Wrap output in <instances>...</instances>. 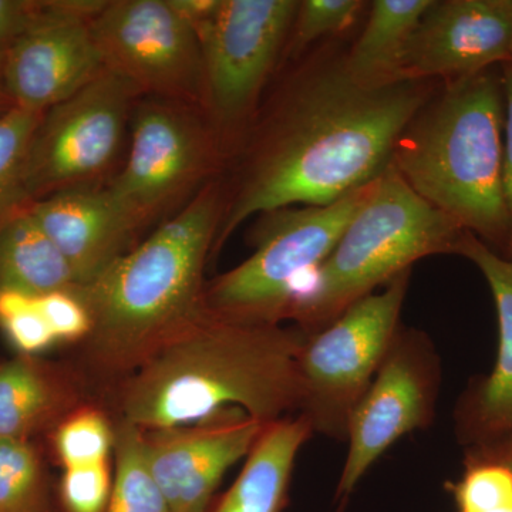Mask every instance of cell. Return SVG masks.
Masks as SVG:
<instances>
[{
    "label": "cell",
    "instance_id": "obj_22",
    "mask_svg": "<svg viewBox=\"0 0 512 512\" xmlns=\"http://www.w3.org/2000/svg\"><path fill=\"white\" fill-rule=\"evenodd\" d=\"M114 424L116 470L106 512H173L148 467L143 430L120 420Z\"/></svg>",
    "mask_w": 512,
    "mask_h": 512
},
{
    "label": "cell",
    "instance_id": "obj_15",
    "mask_svg": "<svg viewBox=\"0 0 512 512\" xmlns=\"http://www.w3.org/2000/svg\"><path fill=\"white\" fill-rule=\"evenodd\" d=\"M511 55L512 0H433L407 47L403 80L453 83Z\"/></svg>",
    "mask_w": 512,
    "mask_h": 512
},
{
    "label": "cell",
    "instance_id": "obj_5",
    "mask_svg": "<svg viewBox=\"0 0 512 512\" xmlns=\"http://www.w3.org/2000/svg\"><path fill=\"white\" fill-rule=\"evenodd\" d=\"M464 232L389 165L336 247L299 289L288 320L312 335L353 303L412 271L420 259L457 255Z\"/></svg>",
    "mask_w": 512,
    "mask_h": 512
},
{
    "label": "cell",
    "instance_id": "obj_35",
    "mask_svg": "<svg viewBox=\"0 0 512 512\" xmlns=\"http://www.w3.org/2000/svg\"><path fill=\"white\" fill-rule=\"evenodd\" d=\"M2 57L3 55H0V114L5 113V111H8L13 107L8 99V94L5 92V86H3Z\"/></svg>",
    "mask_w": 512,
    "mask_h": 512
},
{
    "label": "cell",
    "instance_id": "obj_29",
    "mask_svg": "<svg viewBox=\"0 0 512 512\" xmlns=\"http://www.w3.org/2000/svg\"><path fill=\"white\" fill-rule=\"evenodd\" d=\"M113 476L109 461L64 468L59 485L60 512H106L113 491Z\"/></svg>",
    "mask_w": 512,
    "mask_h": 512
},
{
    "label": "cell",
    "instance_id": "obj_20",
    "mask_svg": "<svg viewBox=\"0 0 512 512\" xmlns=\"http://www.w3.org/2000/svg\"><path fill=\"white\" fill-rule=\"evenodd\" d=\"M433 0H375L370 3L365 29L345 52L350 79L365 89L404 83L407 47Z\"/></svg>",
    "mask_w": 512,
    "mask_h": 512
},
{
    "label": "cell",
    "instance_id": "obj_18",
    "mask_svg": "<svg viewBox=\"0 0 512 512\" xmlns=\"http://www.w3.org/2000/svg\"><path fill=\"white\" fill-rule=\"evenodd\" d=\"M89 404L79 376L35 356L0 365V439L29 440Z\"/></svg>",
    "mask_w": 512,
    "mask_h": 512
},
{
    "label": "cell",
    "instance_id": "obj_9",
    "mask_svg": "<svg viewBox=\"0 0 512 512\" xmlns=\"http://www.w3.org/2000/svg\"><path fill=\"white\" fill-rule=\"evenodd\" d=\"M298 3L221 0L217 18L197 37L204 62V113L227 156L242 146L258 116Z\"/></svg>",
    "mask_w": 512,
    "mask_h": 512
},
{
    "label": "cell",
    "instance_id": "obj_26",
    "mask_svg": "<svg viewBox=\"0 0 512 512\" xmlns=\"http://www.w3.org/2000/svg\"><path fill=\"white\" fill-rule=\"evenodd\" d=\"M466 471L450 484L458 512H512V468L485 458H466Z\"/></svg>",
    "mask_w": 512,
    "mask_h": 512
},
{
    "label": "cell",
    "instance_id": "obj_4",
    "mask_svg": "<svg viewBox=\"0 0 512 512\" xmlns=\"http://www.w3.org/2000/svg\"><path fill=\"white\" fill-rule=\"evenodd\" d=\"M504 120L503 77L493 69L444 83L404 127L390 165L431 207L505 251Z\"/></svg>",
    "mask_w": 512,
    "mask_h": 512
},
{
    "label": "cell",
    "instance_id": "obj_25",
    "mask_svg": "<svg viewBox=\"0 0 512 512\" xmlns=\"http://www.w3.org/2000/svg\"><path fill=\"white\" fill-rule=\"evenodd\" d=\"M114 441L116 424L90 403L69 414L52 430L53 451L63 470L107 463Z\"/></svg>",
    "mask_w": 512,
    "mask_h": 512
},
{
    "label": "cell",
    "instance_id": "obj_36",
    "mask_svg": "<svg viewBox=\"0 0 512 512\" xmlns=\"http://www.w3.org/2000/svg\"><path fill=\"white\" fill-rule=\"evenodd\" d=\"M511 64H512V55H511Z\"/></svg>",
    "mask_w": 512,
    "mask_h": 512
},
{
    "label": "cell",
    "instance_id": "obj_17",
    "mask_svg": "<svg viewBox=\"0 0 512 512\" xmlns=\"http://www.w3.org/2000/svg\"><path fill=\"white\" fill-rule=\"evenodd\" d=\"M26 208L66 256L80 289L127 254L137 234L106 185L56 192Z\"/></svg>",
    "mask_w": 512,
    "mask_h": 512
},
{
    "label": "cell",
    "instance_id": "obj_23",
    "mask_svg": "<svg viewBox=\"0 0 512 512\" xmlns=\"http://www.w3.org/2000/svg\"><path fill=\"white\" fill-rule=\"evenodd\" d=\"M0 512H53L45 468L29 440L0 439Z\"/></svg>",
    "mask_w": 512,
    "mask_h": 512
},
{
    "label": "cell",
    "instance_id": "obj_6",
    "mask_svg": "<svg viewBox=\"0 0 512 512\" xmlns=\"http://www.w3.org/2000/svg\"><path fill=\"white\" fill-rule=\"evenodd\" d=\"M373 187L375 181L329 205L261 214L251 231L254 254L207 284V311L235 322L281 325L288 320L299 289L336 247Z\"/></svg>",
    "mask_w": 512,
    "mask_h": 512
},
{
    "label": "cell",
    "instance_id": "obj_1",
    "mask_svg": "<svg viewBox=\"0 0 512 512\" xmlns=\"http://www.w3.org/2000/svg\"><path fill=\"white\" fill-rule=\"evenodd\" d=\"M433 82L365 89L346 73L345 52L312 56L239 147L242 161L227 190L214 252L254 215L329 205L375 181L404 127L436 93Z\"/></svg>",
    "mask_w": 512,
    "mask_h": 512
},
{
    "label": "cell",
    "instance_id": "obj_12",
    "mask_svg": "<svg viewBox=\"0 0 512 512\" xmlns=\"http://www.w3.org/2000/svg\"><path fill=\"white\" fill-rule=\"evenodd\" d=\"M440 382V359L429 336L402 326L350 416L348 456L336 491L340 505L397 440L430 426Z\"/></svg>",
    "mask_w": 512,
    "mask_h": 512
},
{
    "label": "cell",
    "instance_id": "obj_2",
    "mask_svg": "<svg viewBox=\"0 0 512 512\" xmlns=\"http://www.w3.org/2000/svg\"><path fill=\"white\" fill-rule=\"evenodd\" d=\"M301 329L235 322L207 312L117 384V419L143 431L173 429L244 410L268 424L299 412Z\"/></svg>",
    "mask_w": 512,
    "mask_h": 512
},
{
    "label": "cell",
    "instance_id": "obj_10",
    "mask_svg": "<svg viewBox=\"0 0 512 512\" xmlns=\"http://www.w3.org/2000/svg\"><path fill=\"white\" fill-rule=\"evenodd\" d=\"M140 97L130 83L104 69L70 99L47 110L26 156L23 181L29 204L94 185L119 156Z\"/></svg>",
    "mask_w": 512,
    "mask_h": 512
},
{
    "label": "cell",
    "instance_id": "obj_19",
    "mask_svg": "<svg viewBox=\"0 0 512 512\" xmlns=\"http://www.w3.org/2000/svg\"><path fill=\"white\" fill-rule=\"evenodd\" d=\"M312 434L302 414L266 424L241 474L208 512H284L296 457Z\"/></svg>",
    "mask_w": 512,
    "mask_h": 512
},
{
    "label": "cell",
    "instance_id": "obj_33",
    "mask_svg": "<svg viewBox=\"0 0 512 512\" xmlns=\"http://www.w3.org/2000/svg\"><path fill=\"white\" fill-rule=\"evenodd\" d=\"M168 2L197 37L214 22L221 6V0H168Z\"/></svg>",
    "mask_w": 512,
    "mask_h": 512
},
{
    "label": "cell",
    "instance_id": "obj_27",
    "mask_svg": "<svg viewBox=\"0 0 512 512\" xmlns=\"http://www.w3.org/2000/svg\"><path fill=\"white\" fill-rule=\"evenodd\" d=\"M365 8L362 0H302L286 42V55L298 57L313 43L340 35L359 19Z\"/></svg>",
    "mask_w": 512,
    "mask_h": 512
},
{
    "label": "cell",
    "instance_id": "obj_32",
    "mask_svg": "<svg viewBox=\"0 0 512 512\" xmlns=\"http://www.w3.org/2000/svg\"><path fill=\"white\" fill-rule=\"evenodd\" d=\"M503 77L505 120H504V153H503V192L510 220V237H508L505 258L512 259V64H504L501 70Z\"/></svg>",
    "mask_w": 512,
    "mask_h": 512
},
{
    "label": "cell",
    "instance_id": "obj_30",
    "mask_svg": "<svg viewBox=\"0 0 512 512\" xmlns=\"http://www.w3.org/2000/svg\"><path fill=\"white\" fill-rule=\"evenodd\" d=\"M39 309L57 340L84 342L92 330L86 305L74 293L53 292L37 298Z\"/></svg>",
    "mask_w": 512,
    "mask_h": 512
},
{
    "label": "cell",
    "instance_id": "obj_14",
    "mask_svg": "<svg viewBox=\"0 0 512 512\" xmlns=\"http://www.w3.org/2000/svg\"><path fill=\"white\" fill-rule=\"evenodd\" d=\"M265 426L227 409L187 426L143 431L148 467L171 511H210L222 477L248 456Z\"/></svg>",
    "mask_w": 512,
    "mask_h": 512
},
{
    "label": "cell",
    "instance_id": "obj_16",
    "mask_svg": "<svg viewBox=\"0 0 512 512\" xmlns=\"http://www.w3.org/2000/svg\"><path fill=\"white\" fill-rule=\"evenodd\" d=\"M457 255L477 266L493 293L498 318V352L490 375L471 383L456 410L457 437L466 451L483 450L512 434V259L471 232Z\"/></svg>",
    "mask_w": 512,
    "mask_h": 512
},
{
    "label": "cell",
    "instance_id": "obj_34",
    "mask_svg": "<svg viewBox=\"0 0 512 512\" xmlns=\"http://www.w3.org/2000/svg\"><path fill=\"white\" fill-rule=\"evenodd\" d=\"M466 458H485V460L500 461L512 468V434L508 439L483 450L466 451Z\"/></svg>",
    "mask_w": 512,
    "mask_h": 512
},
{
    "label": "cell",
    "instance_id": "obj_13",
    "mask_svg": "<svg viewBox=\"0 0 512 512\" xmlns=\"http://www.w3.org/2000/svg\"><path fill=\"white\" fill-rule=\"evenodd\" d=\"M49 15L2 57V79L13 107L46 113L104 72L90 23L104 0H53Z\"/></svg>",
    "mask_w": 512,
    "mask_h": 512
},
{
    "label": "cell",
    "instance_id": "obj_21",
    "mask_svg": "<svg viewBox=\"0 0 512 512\" xmlns=\"http://www.w3.org/2000/svg\"><path fill=\"white\" fill-rule=\"evenodd\" d=\"M0 289L35 298L80 289L72 265L26 207L0 228Z\"/></svg>",
    "mask_w": 512,
    "mask_h": 512
},
{
    "label": "cell",
    "instance_id": "obj_3",
    "mask_svg": "<svg viewBox=\"0 0 512 512\" xmlns=\"http://www.w3.org/2000/svg\"><path fill=\"white\" fill-rule=\"evenodd\" d=\"M225 204L227 188L214 178L76 293L92 318L84 355L96 375L121 382L208 312L205 266Z\"/></svg>",
    "mask_w": 512,
    "mask_h": 512
},
{
    "label": "cell",
    "instance_id": "obj_7",
    "mask_svg": "<svg viewBox=\"0 0 512 512\" xmlns=\"http://www.w3.org/2000/svg\"><path fill=\"white\" fill-rule=\"evenodd\" d=\"M412 271L353 303L338 319L306 335L298 353V414L313 433L346 440L350 416L375 379L400 325Z\"/></svg>",
    "mask_w": 512,
    "mask_h": 512
},
{
    "label": "cell",
    "instance_id": "obj_31",
    "mask_svg": "<svg viewBox=\"0 0 512 512\" xmlns=\"http://www.w3.org/2000/svg\"><path fill=\"white\" fill-rule=\"evenodd\" d=\"M49 2L0 0V55L49 15Z\"/></svg>",
    "mask_w": 512,
    "mask_h": 512
},
{
    "label": "cell",
    "instance_id": "obj_28",
    "mask_svg": "<svg viewBox=\"0 0 512 512\" xmlns=\"http://www.w3.org/2000/svg\"><path fill=\"white\" fill-rule=\"evenodd\" d=\"M0 326L20 355L35 356L56 342L35 296L0 289Z\"/></svg>",
    "mask_w": 512,
    "mask_h": 512
},
{
    "label": "cell",
    "instance_id": "obj_8",
    "mask_svg": "<svg viewBox=\"0 0 512 512\" xmlns=\"http://www.w3.org/2000/svg\"><path fill=\"white\" fill-rule=\"evenodd\" d=\"M227 157L200 107L143 97L126 164L106 188L138 231L214 180Z\"/></svg>",
    "mask_w": 512,
    "mask_h": 512
},
{
    "label": "cell",
    "instance_id": "obj_11",
    "mask_svg": "<svg viewBox=\"0 0 512 512\" xmlns=\"http://www.w3.org/2000/svg\"><path fill=\"white\" fill-rule=\"evenodd\" d=\"M90 28L104 69L141 97L204 110L200 43L168 0H110Z\"/></svg>",
    "mask_w": 512,
    "mask_h": 512
},
{
    "label": "cell",
    "instance_id": "obj_24",
    "mask_svg": "<svg viewBox=\"0 0 512 512\" xmlns=\"http://www.w3.org/2000/svg\"><path fill=\"white\" fill-rule=\"evenodd\" d=\"M43 114L18 107L0 114V228L29 205L23 181L26 156Z\"/></svg>",
    "mask_w": 512,
    "mask_h": 512
}]
</instances>
